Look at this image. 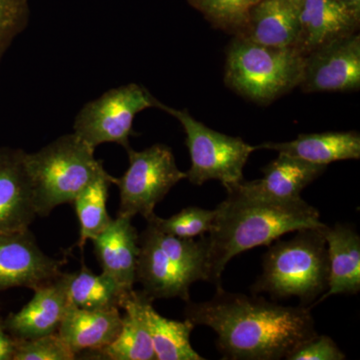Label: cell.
<instances>
[{"mask_svg": "<svg viewBox=\"0 0 360 360\" xmlns=\"http://www.w3.org/2000/svg\"><path fill=\"white\" fill-rule=\"evenodd\" d=\"M270 149L283 155L328 165L335 161L359 160L360 134L357 131H329L300 134L295 141L264 142L257 149Z\"/></svg>", "mask_w": 360, "mask_h": 360, "instance_id": "21", "label": "cell"}, {"mask_svg": "<svg viewBox=\"0 0 360 360\" xmlns=\"http://www.w3.org/2000/svg\"><path fill=\"white\" fill-rule=\"evenodd\" d=\"M360 16L336 0H302L300 30L293 47L302 54L359 32Z\"/></svg>", "mask_w": 360, "mask_h": 360, "instance_id": "15", "label": "cell"}, {"mask_svg": "<svg viewBox=\"0 0 360 360\" xmlns=\"http://www.w3.org/2000/svg\"><path fill=\"white\" fill-rule=\"evenodd\" d=\"M33 291L30 302L4 321L7 333L15 340H33L58 333L68 309L65 272Z\"/></svg>", "mask_w": 360, "mask_h": 360, "instance_id": "14", "label": "cell"}, {"mask_svg": "<svg viewBox=\"0 0 360 360\" xmlns=\"http://www.w3.org/2000/svg\"><path fill=\"white\" fill-rule=\"evenodd\" d=\"M214 217L215 210H208L189 206L168 219H161L155 214L148 222L155 225L163 233L175 238L191 239L200 238L207 233Z\"/></svg>", "mask_w": 360, "mask_h": 360, "instance_id": "26", "label": "cell"}, {"mask_svg": "<svg viewBox=\"0 0 360 360\" xmlns=\"http://www.w3.org/2000/svg\"><path fill=\"white\" fill-rule=\"evenodd\" d=\"M300 7L293 0H260L238 37L274 47H293L300 30Z\"/></svg>", "mask_w": 360, "mask_h": 360, "instance_id": "19", "label": "cell"}, {"mask_svg": "<svg viewBox=\"0 0 360 360\" xmlns=\"http://www.w3.org/2000/svg\"><path fill=\"white\" fill-rule=\"evenodd\" d=\"M77 356L56 333L33 340H16L13 360H73L77 359Z\"/></svg>", "mask_w": 360, "mask_h": 360, "instance_id": "27", "label": "cell"}, {"mask_svg": "<svg viewBox=\"0 0 360 360\" xmlns=\"http://www.w3.org/2000/svg\"><path fill=\"white\" fill-rule=\"evenodd\" d=\"M129 165L115 186L120 189L117 214L134 219L139 214L146 221L155 217V206L179 181L186 179V172L177 167L172 148L155 144L136 151L130 148Z\"/></svg>", "mask_w": 360, "mask_h": 360, "instance_id": "9", "label": "cell"}, {"mask_svg": "<svg viewBox=\"0 0 360 360\" xmlns=\"http://www.w3.org/2000/svg\"><path fill=\"white\" fill-rule=\"evenodd\" d=\"M6 333L4 322L0 319V360H13L15 352L16 340Z\"/></svg>", "mask_w": 360, "mask_h": 360, "instance_id": "30", "label": "cell"}, {"mask_svg": "<svg viewBox=\"0 0 360 360\" xmlns=\"http://www.w3.org/2000/svg\"><path fill=\"white\" fill-rule=\"evenodd\" d=\"M322 227L300 229L288 240L271 243L262 258L264 271L251 286L253 295L269 293L274 300L295 296L300 305L312 309L328 288V243Z\"/></svg>", "mask_w": 360, "mask_h": 360, "instance_id": "3", "label": "cell"}, {"mask_svg": "<svg viewBox=\"0 0 360 360\" xmlns=\"http://www.w3.org/2000/svg\"><path fill=\"white\" fill-rule=\"evenodd\" d=\"M65 262L40 250L30 229L0 234V290H34L58 278Z\"/></svg>", "mask_w": 360, "mask_h": 360, "instance_id": "11", "label": "cell"}, {"mask_svg": "<svg viewBox=\"0 0 360 360\" xmlns=\"http://www.w3.org/2000/svg\"><path fill=\"white\" fill-rule=\"evenodd\" d=\"M288 360H345L347 355L341 352L335 341L328 335H319L305 341L292 354L286 357Z\"/></svg>", "mask_w": 360, "mask_h": 360, "instance_id": "29", "label": "cell"}, {"mask_svg": "<svg viewBox=\"0 0 360 360\" xmlns=\"http://www.w3.org/2000/svg\"><path fill=\"white\" fill-rule=\"evenodd\" d=\"M68 304L84 309H120L129 293L106 274H96L82 266L73 274H65Z\"/></svg>", "mask_w": 360, "mask_h": 360, "instance_id": "23", "label": "cell"}, {"mask_svg": "<svg viewBox=\"0 0 360 360\" xmlns=\"http://www.w3.org/2000/svg\"><path fill=\"white\" fill-rule=\"evenodd\" d=\"M122 324L118 307L84 309L68 304L58 333L75 354H96L115 340Z\"/></svg>", "mask_w": 360, "mask_h": 360, "instance_id": "17", "label": "cell"}, {"mask_svg": "<svg viewBox=\"0 0 360 360\" xmlns=\"http://www.w3.org/2000/svg\"><path fill=\"white\" fill-rule=\"evenodd\" d=\"M156 108L174 116L184 127L191 160L186 179L191 184L200 186L208 180H219L227 189L245 179L243 169L257 146L246 143L240 137L210 129L187 110H175L160 101Z\"/></svg>", "mask_w": 360, "mask_h": 360, "instance_id": "7", "label": "cell"}, {"mask_svg": "<svg viewBox=\"0 0 360 360\" xmlns=\"http://www.w3.org/2000/svg\"><path fill=\"white\" fill-rule=\"evenodd\" d=\"M207 281V238H175L148 222L139 236L136 283L155 302L179 297L191 300V286Z\"/></svg>", "mask_w": 360, "mask_h": 360, "instance_id": "4", "label": "cell"}, {"mask_svg": "<svg viewBox=\"0 0 360 360\" xmlns=\"http://www.w3.org/2000/svg\"><path fill=\"white\" fill-rule=\"evenodd\" d=\"M293 1L296 2V4H302V0H293Z\"/></svg>", "mask_w": 360, "mask_h": 360, "instance_id": "32", "label": "cell"}, {"mask_svg": "<svg viewBox=\"0 0 360 360\" xmlns=\"http://www.w3.org/2000/svg\"><path fill=\"white\" fill-rule=\"evenodd\" d=\"M336 1L347 7L348 11L360 16V0H336Z\"/></svg>", "mask_w": 360, "mask_h": 360, "instance_id": "31", "label": "cell"}, {"mask_svg": "<svg viewBox=\"0 0 360 360\" xmlns=\"http://www.w3.org/2000/svg\"><path fill=\"white\" fill-rule=\"evenodd\" d=\"M25 153L0 148V234L26 231L37 217Z\"/></svg>", "mask_w": 360, "mask_h": 360, "instance_id": "13", "label": "cell"}, {"mask_svg": "<svg viewBox=\"0 0 360 360\" xmlns=\"http://www.w3.org/2000/svg\"><path fill=\"white\" fill-rule=\"evenodd\" d=\"M184 315L194 326L214 330L224 359H286L317 335L310 307H284L224 288L207 302H187Z\"/></svg>", "mask_w": 360, "mask_h": 360, "instance_id": "1", "label": "cell"}, {"mask_svg": "<svg viewBox=\"0 0 360 360\" xmlns=\"http://www.w3.org/2000/svg\"><path fill=\"white\" fill-rule=\"evenodd\" d=\"M94 151L72 132L37 153H25L37 215L47 217L58 206L72 203L92 180L105 174Z\"/></svg>", "mask_w": 360, "mask_h": 360, "instance_id": "5", "label": "cell"}, {"mask_svg": "<svg viewBox=\"0 0 360 360\" xmlns=\"http://www.w3.org/2000/svg\"><path fill=\"white\" fill-rule=\"evenodd\" d=\"M158 101L141 84L111 89L78 111L73 134L94 149L103 143H116L129 150L135 116L148 108H156Z\"/></svg>", "mask_w": 360, "mask_h": 360, "instance_id": "8", "label": "cell"}, {"mask_svg": "<svg viewBox=\"0 0 360 360\" xmlns=\"http://www.w3.org/2000/svg\"><path fill=\"white\" fill-rule=\"evenodd\" d=\"M328 243V288L319 298V304L338 295H356L360 291V236L354 227L336 224L322 227Z\"/></svg>", "mask_w": 360, "mask_h": 360, "instance_id": "18", "label": "cell"}, {"mask_svg": "<svg viewBox=\"0 0 360 360\" xmlns=\"http://www.w3.org/2000/svg\"><path fill=\"white\" fill-rule=\"evenodd\" d=\"M148 300L144 307L156 360H205V357L193 349L191 335L193 322L172 321L158 314Z\"/></svg>", "mask_w": 360, "mask_h": 360, "instance_id": "22", "label": "cell"}, {"mask_svg": "<svg viewBox=\"0 0 360 360\" xmlns=\"http://www.w3.org/2000/svg\"><path fill=\"white\" fill-rule=\"evenodd\" d=\"M321 213L302 198L250 200L227 194L215 208L207 232L208 283L222 288L221 277L232 258L257 246L270 245L284 234L324 226Z\"/></svg>", "mask_w": 360, "mask_h": 360, "instance_id": "2", "label": "cell"}, {"mask_svg": "<svg viewBox=\"0 0 360 360\" xmlns=\"http://www.w3.org/2000/svg\"><path fill=\"white\" fill-rule=\"evenodd\" d=\"M28 0H0V63L13 40L27 27Z\"/></svg>", "mask_w": 360, "mask_h": 360, "instance_id": "28", "label": "cell"}, {"mask_svg": "<svg viewBox=\"0 0 360 360\" xmlns=\"http://www.w3.org/2000/svg\"><path fill=\"white\" fill-rule=\"evenodd\" d=\"M131 217L117 214L101 234L92 239L103 274L129 292L136 283L139 236Z\"/></svg>", "mask_w": 360, "mask_h": 360, "instance_id": "16", "label": "cell"}, {"mask_svg": "<svg viewBox=\"0 0 360 360\" xmlns=\"http://www.w3.org/2000/svg\"><path fill=\"white\" fill-rule=\"evenodd\" d=\"M260 0H187L210 25L238 37L245 30L251 9Z\"/></svg>", "mask_w": 360, "mask_h": 360, "instance_id": "25", "label": "cell"}, {"mask_svg": "<svg viewBox=\"0 0 360 360\" xmlns=\"http://www.w3.org/2000/svg\"><path fill=\"white\" fill-rule=\"evenodd\" d=\"M115 181L116 177L106 172L92 180L72 201L79 222L77 246L80 250L112 221L113 219L108 212V200L110 187L111 184H115Z\"/></svg>", "mask_w": 360, "mask_h": 360, "instance_id": "24", "label": "cell"}, {"mask_svg": "<svg viewBox=\"0 0 360 360\" xmlns=\"http://www.w3.org/2000/svg\"><path fill=\"white\" fill-rule=\"evenodd\" d=\"M225 52V84L253 103H271L302 80L304 56L295 47L267 46L234 37Z\"/></svg>", "mask_w": 360, "mask_h": 360, "instance_id": "6", "label": "cell"}, {"mask_svg": "<svg viewBox=\"0 0 360 360\" xmlns=\"http://www.w3.org/2000/svg\"><path fill=\"white\" fill-rule=\"evenodd\" d=\"M148 300L150 298L143 291L134 290L123 298L120 309L124 310V314L120 333L96 354L110 360H156L144 312Z\"/></svg>", "mask_w": 360, "mask_h": 360, "instance_id": "20", "label": "cell"}, {"mask_svg": "<svg viewBox=\"0 0 360 360\" xmlns=\"http://www.w3.org/2000/svg\"><path fill=\"white\" fill-rule=\"evenodd\" d=\"M298 87L307 94L359 90V33L333 40L305 56Z\"/></svg>", "mask_w": 360, "mask_h": 360, "instance_id": "10", "label": "cell"}, {"mask_svg": "<svg viewBox=\"0 0 360 360\" xmlns=\"http://www.w3.org/2000/svg\"><path fill=\"white\" fill-rule=\"evenodd\" d=\"M326 167L278 153L276 160L262 168V179H243L227 188V194L250 200H297L303 189L326 172Z\"/></svg>", "mask_w": 360, "mask_h": 360, "instance_id": "12", "label": "cell"}]
</instances>
